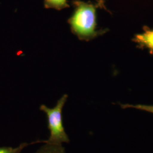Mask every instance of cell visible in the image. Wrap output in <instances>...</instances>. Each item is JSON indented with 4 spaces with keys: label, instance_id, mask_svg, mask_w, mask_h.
I'll list each match as a JSON object with an SVG mask.
<instances>
[{
    "label": "cell",
    "instance_id": "cell-8",
    "mask_svg": "<svg viewBox=\"0 0 153 153\" xmlns=\"http://www.w3.org/2000/svg\"><path fill=\"white\" fill-rule=\"evenodd\" d=\"M100 1H101V2H102L103 4L105 5V1H106V0H100Z\"/></svg>",
    "mask_w": 153,
    "mask_h": 153
},
{
    "label": "cell",
    "instance_id": "cell-2",
    "mask_svg": "<svg viewBox=\"0 0 153 153\" xmlns=\"http://www.w3.org/2000/svg\"><path fill=\"white\" fill-rule=\"evenodd\" d=\"M68 98V94H64L59 99L54 107L49 108L44 104H42L39 109L44 112L47 116L48 129L50 136L45 143L56 145L68 143L70 139L66 133L62 120V109Z\"/></svg>",
    "mask_w": 153,
    "mask_h": 153
},
{
    "label": "cell",
    "instance_id": "cell-1",
    "mask_svg": "<svg viewBox=\"0 0 153 153\" xmlns=\"http://www.w3.org/2000/svg\"><path fill=\"white\" fill-rule=\"evenodd\" d=\"M73 11L68 19L71 31L79 40L89 42L102 36L108 31V29H97V9L103 7L98 0L96 2L73 0Z\"/></svg>",
    "mask_w": 153,
    "mask_h": 153
},
{
    "label": "cell",
    "instance_id": "cell-3",
    "mask_svg": "<svg viewBox=\"0 0 153 153\" xmlns=\"http://www.w3.org/2000/svg\"><path fill=\"white\" fill-rule=\"evenodd\" d=\"M143 33L136 34L131 40L137 44L140 49H148L150 54L153 55V29L147 26L142 27Z\"/></svg>",
    "mask_w": 153,
    "mask_h": 153
},
{
    "label": "cell",
    "instance_id": "cell-5",
    "mask_svg": "<svg viewBox=\"0 0 153 153\" xmlns=\"http://www.w3.org/2000/svg\"><path fill=\"white\" fill-rule=\"evenodd\" d=\"M44 6L45 9L61 10L69 8L70 5L68 0H44Z\"/></svg>",
    "mask_w": 153,
    "mask_h": 153
},
{
    "label": "cell",
    "instance_id": "cell-7",
    "mask_svg": "<svg viewBox=\"0 0 153 153\" xmlns=\"http://www.w3.org/2000/svg\"><path fill=\"white\" fill-rule=\"evenodd\" d=\"M120 106L122 109H127V108H134L138 109L141 111H143L151 113L153 114V105H147V104H131L128 103L126 104H121Z\"/></svg>",
    "mask_w": 153,
    "mask_h": 153
},
{
    "label": "cell",
    "instance_id": "cell-6",
    "mask_svg": "<svg viewBox=\"0 0 153 153\" xmlns=\"http://www.w3.org/2000/svg\"><path fill=\"white\" fill-rule=\"evenodd\" d=\"M46 140H37L35 142L31 143L23 142L21 143L16 148L12 147H0V153H20L25 148L27 147L28 146L35 144L37 143H45Z\"/></svg>",
    "mask_w": 153,
    "mask_h": 153
},
{
    "label": "cell",
    "instance_id": "cell-4",
    "mask_svg": "<svg viewBox=\"0 0 153 153\" xmlns=\"http://www.w3.org/2000/svg\"><path fill=\"white\" fill-rule=\"evenodd\" d=\"M35 153H66V152L62 145L44 143Z\"/></svg>",
    "mask_w": 153,
    "mask_h": 153
}]
</instances>
